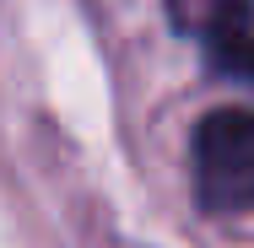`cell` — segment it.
Here are the masks:
<instances>
[{
  "mask_svg": "<svg viewBox=\"0 0 254 248\" xmlns=\"http://www.w3.org/2000/svg\"><path fill=\"white\" fill-rule=\"evenodd\" d=\"M195 199L211 216L254 210V108H216L195 124Z\"/></svg>",
  "mask_w": 254,
  "mask_h": 248,
  "instance_id": "cell-1",
  "label": "cell"
},
{
  "mask_svg": "<svg viewBox=\"0 0 254 248\" xmlns=\"http://www.w3.org/2000/svg\"><path fill=\"white\" fill-rule=\"evenodd\" d=\"M195 38L222 76L254 87V0H216L211 16L195 27Z\"/></svg>",
  "mask_w": 254,
  "mask_h": 248,
  "instance_id": "cell-2",
  "label": "cell"
}]
</instances>
